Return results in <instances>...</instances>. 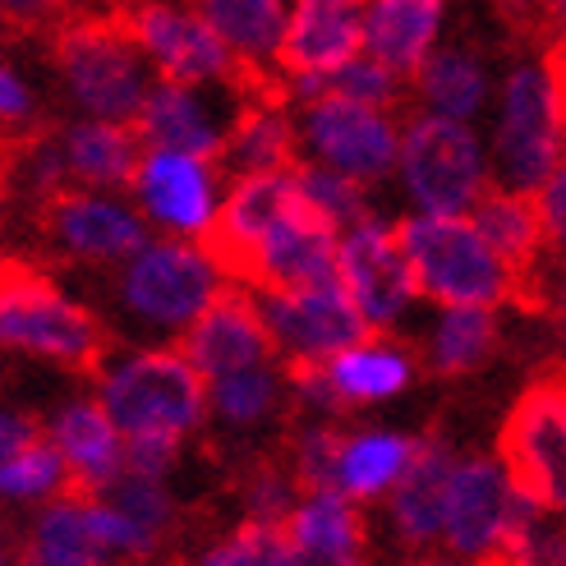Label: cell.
Segmentation results:
<instances>
[{"label": "cell", "mask_w": 566, "mask_h": 566, "mask_svg": "<svg viewBox=\"0 0 566 566\" xmlns=\"http://www.w3.org/2000/svg\"><path fill=\"white\" fill-rule=\"evenodd\" d=\"M263 88H276V83H268V70H249L240 78H212V83L157 74L134 116V129L144 138V148H180L198 157H221L240 111Z\"/></svg>", "instance_id": "9"}, {"label": "cell", "mask_w": 566, "mask_h": 566, "mask_svg": "<svg viewBox=\"0 0 566 566\" xmlns=\"http://www.w3.org/2000/svg\"><path fill=\"white\" fill-rule=\"evenodd\" d=\"M97 497H106L134 525L138 544H144L148 557H161L166 548L176 544V534H180V502H176L171 489H166V479L138 474V470H120Z\"/></svg>", "instance_id": "34"}, {"label": "cell", "mask_w": 566, "mask_h": 566, "mask_svg": "<svg viewBox=\"0 0 566 566\" xmlns=\"http://www.w3.org/2000/svg\"><path fill=\"white\" fill-rule=\"evenodd\" d=\"M553 300H557V308H562V318H566V268H562V276H557V291H553Z\"/></svg>", "instance_id": "48"}, {"label": "cell", "mask_w": 566, "mask_h": 566, "mask_svg": "<svg viewBox=\"0 0 566 566\" xmlns=\"http://www.w3.org/2000/svg\"><path fill=\"white\" fill-rule=\"evenodd\" d=\"M193 10L212 23V33L231 46L249 70L276 65L291 0H193Z\"/></svg>", "instance_id": "32"}, {"label": "cell", "mask_w": 566, "mask_h": 566, "mask_svg": "<svg viewBox=\"0 0 566 566\" xmlns=\"http://www.w3.org/2000/svg\"><path fill=\"white\" fill-rule=\"evenodd\" d=\"M419 111L451 120H474L484 116V106L493 97V74L484 65V55L470 46H433L423 55V65L410 74Z\"/></svg>", "instance_id": "30"}, {"label": "cell", "mask_w": 566, "mask_h": 566, "mask_svg": "<svg viewBox=\"0 0 566 566\" xmlns=\"http://www.w3.org/2000/svg\"><path fill=\"white\" fill-rule=\"evenodd\" d=\"M323 369H327V382L336 391V401H342V410H355V406H378V401L401 396L415 382L419 364L406 346L387 342V332H369L355 346L323 359Z\"/></svg>", "instance_id": "27"}, {"label": "cell", "mask_w": 566, "mask_h": 566, "mask_svg": "<svg viewBox=\"0 0 566 566\" xmlns=\"http://www.w3.org/2000/svg\"><path fill=\"white\" fill-rule=\"evenodd\" d=\"M61 493H70V470L46 433L28 438L0 461V502L6 506H42Z\"/></svg>", "instance_id": "35"}, {"label": "cell", "mask_w": 566, "mask_h": 566, "mask_svg": "<svg viewBox=\"0 0 566 566\" xmlns=\"http://www.w3.org/2000/svg\"><path fill=\"white\" fill-rule=\"evenodd\" d=\"M180 350L189 355L193 369L203 374V382L249 369V364L276 359L268 323L259 314V300H253V291L240 286V281H231V286L198 314V323L180 336Z\"/></svg>", "instance_id": "18"}, {"label": "cell", "mask_w": 566, "mask_h": 566, "mask_svg": "<svg viewBox=\"0 0 566 566\" xmlns=\"http://www.w3.org/2000/svg\"><path fill=\"white\" fill-rule=\"evenodd\" d=\"M193 562H203V566H295V553H291L281 525L240 521L231 534H221L208 548H198Z\"/></svg>", "instance_id": "38"}, {"label": "cell", "mask_w": 566, "mask_h": 566, "mask_svg": "<svg viewBox=\"0 0 566 566\" xmlns=\"http://www.w3.org/2000/svg\"><path fill=\"white\" fill-rule=\"evenodd\" d=\"M286 544L295 562L314 566H355L369 553V525H364L359 502L346 497L342 489H304L291 506V516L281 521Z\"/></svg>", "instance_id": "21"}, {"label": "cell", "mask_w": 566, "mask_h": 566, "mask_svg": "<svg viewBox=\"0 0 566 566\" xmlns=\"http://www.w3.org/2000/svg\"><path fill=\"white\" fill-rule=\"evenodd\" d=\"M300 479L286 461L276 457H253L240 479H235V497H240V521H259V525H281L291 516V506L300 497Z\"/></svg>", "instance_id": "36"}, {"label": "cell", "mask_w": 566, "mask_h": 566, "mask_svg": "<svg viewBox=\"0 0 566 566\" xmlns=\"http://www.w3.org/2000/svg\"><path fill=\"white\" fill-rule=\"evenodd\" d=\"M42 433L61 451V461L70 470V489L78 493H102L125 470V433L97 401V391L61 401Z\"/></svg>", "instance_id": "20"}, {"label": "cell", "mask_w": 566, "mask_h": 566, "mask_svg": "<svg viewBox=\"0 0 566 566\" xmlns=\"http://www.w3.org/2000/svg\"><path fill=\"white\" fill-rule=\"evenodd\" d=\"M38 226L55 259L83 268H120L148 240L144 212L106 189H61L42 198Z\"/></svg>", "instance_id": "12"}, {"label": "cell", "mask_w": 566, "mask_h": 566, "mask_svg": "<svg viewBox=\"0 0 566 566\" xmlns=\"http://www.w3.org/2000/svg\"><path fill=\"white\" fill-rule=\"evenodd\" d=\"M336 249H342V231H336L332 221H323L300 193L295 203L253 240V249L244 253V263L235 268L231 281L253 286V291L342 281V272H336Z\"/></svg>", "instance_id": "17"}, {"label": "cell", "mask_w": 566, "mask_h": 566, "mask_svg": "<svg viewBox=\"0 0 566 566\" xmlns=\"http://www.w3.org/2000/svg\"><path fill=\"white\" fill-rule=\"evenodd\" d=\"M286 359H263L249 369L208 378V423L226 438H259L286 415Z\"/></svg>", "instance_id": "24"}, {"label": "cell", "mask_w": 566, "mask_h": 566, "mask_svg": "<svg viewBox=\"0 0 566 566\" xmlns=\"http://www.w3.org/2000/svg\"><path fill=\"white\" fill-rule=\"evenodd\" d=\"M566 153V111L548 61H525L502 78L489 138V176L502 189L534 193Z\"/></svg>", "instance_id": "7"}, {"label": "cell", "mask_w": 566, "mask_h": 566, "mask_svg": "<svg viewBox=\"0 0 566 566\" xmlns=\"http://www.w3.org/2000/svg\"><path fill=\"white\" fill-rule=\"evenodd\" d=\"M548 23L557 28V38L566 46V0H548Z\"/></svg>", "instance_id": "46"}, {"label": "cell", "mask_w": 566, "mask_h": 566, "mask_svg": "<svg viewBox=\"0 0 566 566\" xmlns=\"http://www.w3.org/2000/svg\"><path fill=\"white\" fill-rule=\"evenodd\" d=\"M55 153H61V171L70 189H129L144 138L125 120H65L51 125Z\"/></svg>", "instance_id": "23"}, {"label": "cell", "mask_w": 566, "mask_h": 566, "mask_svg": "<svg viewBox=\"0 0 566 566\" xmlns=\"http://www.w3.org/2000/svg\"><path fill=\"white\" fill-rule=\"evenodd\" d=\"M221 171L226 176H249V171H281V166L300 161V134H295V111L286 102V88H263L253 93L249 106L221 148Z\"/></svg>", "instance_id": "26"}, {"label": "cell", "mask_w": 566, "mask_h": 566, "mask_svg": "<svg viewBox=\"0 0 566 566\" xmlns=\"http://www.w3.org/2000/svg\"><path fill=\"white\" fill-rule=\"evenodd\" d=\"M534 203H539V221H544V240L548 253L566 259V153L553 171L544 176V185L534 189Z\"/></svg>", "instance_id": "43"}, {"label": "cell", "mask_w": 566, "mask_h": 566, "mask_svg": "<svg viewBox=\"0 0 566 566\" xmlns=\"http://www.w3.org/2000/svg\"><path fill=\"white\" fill-rule=\"evenodd\" d=\"M539 516L548 512L506 479L502 461L457 457L442 506V553L461 562H512Z\"/></svg>", "instance_id": "6"}, {"label": "cell", "mask_w": 566, "mask_h": 566, "mask_svg": "<svg viewBox=\"0 0 566 566\" xmlns=\"http://www.w3.org/2000/svg\"><path fill=\"white\" fill-rule=\"evenodd\" d=\"M497 346V308L489 304H438L429 332V369L438 378H465Z\"/></svg>", "instance_id": "33"}, {"label": "cell", "mask_w": 566, "mask_h": 566, "mask_svg": "<svg viewBox=\"0 0 566 566\" xmlns=\"http://www.w3.org/2000/svg\"><path fill=\"white\" fill-rule=\"evenodd\" d=\"M295 134H300V157L323 161L369 189L396 176L401 125H396L391 106H374L336 88H323L295 102Z\"/></svg>", "instance_id": "10"}, {"label": "cell", "mask_w": 566, "mask_h": 566, "mask_svg": "<svg viewBox=\"0 0 566 566\" xmlns=\"http://www.w3.org/2000/svg\"><path fill=\"white\" fill-rule=\"evenodd\" d=\"M548 70H553V83H557V102H562V111H566V46L557 42V51L548 55Z\"/></svg>", "instance_id": "45"}, {"label": "cell", "mask_w": 566, "mask_h": 566, "mask_svg": "<svg viewBox=\"0 0 566 566\" xmlns=\"http://www.w3.org/2000/svg\"><path fill=\"white\" fill-rule=\"evenodd\" d=\"M419 300L433 304H506L516 300V272L497 259L470 212H410L396 221Z\"/></svg>", "instance_id": "5"}, {"label": "cell", "mask_w": 566, "mask_h": 566, "mask_svg": "<svg viewBox=\"0 0 566 566\" xmlns=\"http://www.w3.org/2000/svg\"><path fill=\"white\" fill-rule=\"evenodd\" d=\"M19 557L33 566H97V562H106V548L93 525V497L70 489L61 497L33 506V521H28L23 539H19Z\"/></svg>", "instance_id": "29"}, {"label": "cell", "mask_w": 566, "mask_h": 566, "mask_svg": "<svg viewBox=\"0 0 566 566\" xmlns=\"http://www.w3.org/2000/svg\"><path fill=\"white\" fill-rule=\"evenodd\" d=\"M125 23L134 28L138 46L161 78H189V83H212V78H240L249 65L226 46L212 23L193 6L180 0H129Z\"/></svg>", "instance_id": "16"}, {"label": "cell", "mask_w": 566, "mask_h": 566, "mask_svg": "<svg viewBox=\"0 0 566 566\" xmlns=\"http://www.w3.org/2000/svg\"><path fill=\"white\" fill-rule=\"evenodd\" d=\"M295 180H300L304 203L314 208L323 221H332L336 231H346V226H355L359 217L374 212L369 185H359V180H350V176H342V171H332V166H323V161L300 157V161H295Z\"/></svg>", "instance_id": "37"}, {"label": "cell", "mask_w": 566, "mask_h": 566, "mask_svg": "<svg viewBox=\"0 0 566 566\" xmlns=\"http://www.w3.org/2000/svg\"><path fill=\"white\" fill-rule=\"evenodd\" d=\"M447 0H369L364 6V51L410 78L442 38Z\"/></svg>", "instance_id": "28"}, {"label": "cell", "mask_w": 566, "mask_h": 566, "mask_svg": "<svg viewBox=\"0 0 566 566\" xmlns=\"http://www.w3.org/2000/svg\"><path fill=\"white\" fill-rule=\"evenodd\" d=\"M97 401L125 438H176L189 442L208 429V382L171 342H138L129 350L102 355Z\"/></svg>", "instance_id": "2"}, {"label": "cell", "mask_w": 566, "mask_h": 566, "mask_svg": "<svg viewBox=\"0 0 566 566\" xmlns=\"http://www.w3.org/2000/svg\"><path fill=\"white\" fill-rule=\"evenodd\" d=\"M336 272H342V286L355 300L359 318L369 323V332L401 327L406 314L415 308V300H419L415 272L406 263V249H401V240H396V226L382 221L378 212L359 217L355 226L342 231Z\"/></svg>", "instance_id": "15"}, {"label": "cell", "mask_w": 566, "mask_h": 566, "mask_svg": "<svg viewBox=\"0 0 566 566\" xmlns=\"http://www.w3.org/2000/svg\"><path fill=\"white\" fill-rule=\"evenodd\" d=\"M406 83L410 78H401L396 70H387L382 61H374L369 51L350 55L346 65H336L327 74V88L346 93V97H359V102H374V106H391V111H396V102L406 97Z\"/></svg>", "instance_id": "40"}, {"label": "cell", "mask_w": 566, "mask_h": 566, "mask_svg": "<svg viewBox=\"0 0 566 566\" xmlns=\"http://www.w3.org/2000/svg\"><path fill=\"white\" fill-rule=\"evenodd\" d=\"M336 451H342V429L327 415H304V423L291 433L286 465L295 470L300 489H323L336 474Z\"/></svg>", "instance_id": "39"}, {"label": "cell", "mask_w": 566, "mask_h": 566, "mask_svg": "<svg viewBox=\"0 0 566 566\" xmlns=\"http://www.w3.org/2000/svg\"><path fill=\"white\" fill-rule=\"evenodd\" d=\"M364 6L369 0H291L276 70L327 78L336 65H346L364 51Z\"/></svg>", "instance_id": "19"}, {"label": "cell", "mask_w": 566, "mask_h": 566, "mask_svg": "<svg viewBox=\"0 0 566 566\" xmlns=\"http://www.w3.org/2000/svg\"><path fill=\"white\" fill-rule=\"evenodd\" d=\"M530 6H534V10H544V14H548V0H530Z\"/></svg>", "instance_id": "49"}, {"label": "cell", "mask_w": 566, "mask_h": 566, "mask_svg": "<svg viewBox=\"0 0 566 566\" xmlns=\"http://www.w3.org/2000/svg\"><path fill=\"white\" fill-rule=\"evenodd\" d=\"M0 240H6V217H0Z\"/></svg>", "instance_id": "50"}, {"label": "cell", "mask_w": 566, "mask_h": 566, "mask_svg": "<svg viewBox=\"0 0 566 566\" xmlns=\"http://www.w3.org/2000/svg\"><path fill=\"white\" fill-rule=\"evenodd\" d=\"M396 180H401L415 212H470L479 193L493 185L489 144L479 138L474 120L419 111L415 120L401 125Z\"/></svg>", "instance_id": "8"}, {"label": "cell", "mask_w": 566, "mask_h": 566, "mask_svg": "<svg viewBox=\"0 0 566 566\" xmlns=\"http://www.w3.org/2000/svg\"><path fill=\"white\" fill-rule=\"evenodd\" d=\"M10 557H19V544L10 539V530H6V525H0V566H6Z\"/></svg>", "instance_id": "47"}, {"label": "cell", "mask_w": 566, "mask_h": 566, "mask_svg": "<svg viewBox=\"0 0 566 566\" xmlns=\"http://www.w3.org/2000/svg\"><path fill=\"white\" fill-rule=\"evenodd\" d=\"M46 120H42V106H38V93L6 55H0V153L14 148L19 138L38 134Z\"/></svg>", "instance_id": "41"}, {"label": "cell", "mask_w": 566, "mask_h": 566, "mask_svg": "<svg viewBox=\"0 0 566 566\" xmlns=\"http://www.w3.org/2000/svg\"><path fill=\"white\" fill-rule=\"evenodd\" d=\"M231 286L203 240L148 235L111 281V314L134 342H180L198 314Z\"/></svg>", "instance_id": "1"}, {"label": "cell", "mask_w": 566, "mask_h": 566, "mask_svg": "<svg viewBox=\"0 0 566 566\" xmlns=\"http://www.w3.org/2000/svg\"><path fill=\"white\" fill-rule=\"evenodd\" d=\"M221 161L198 157L180 148H144L134 166V208L161 235L208 240L212 221L221 212Z\"/></svg>", "instance_id": "13"}, {"label": "cell", "mask_w": 566, "mask_h": 566, "mask_svg": "<svg viewBox=\"0 0 566 566\" xmlns=\"http://www.w3.org/2000/svg\"><path fill=\"white\" fill-rule=\"evenodd\" d=\"M106 6H125V0H106Z\"/></svg>", "instance_id": "51"}, {"label": "cell", "mask_w": 566, "mask_h": 566, "mask_svg": "<svg viewBox=\"0 0 566 566\" xmlns=\"http://www.w3.org/2000/svg\"><path fill=\"white\" fill-rule=\"evenodd\" d=\"M51 38H55L51 42L55 78H61L78 116L134 125L157 70L148 51L138 46L125 14H83V19L70 14Z\"/></svg>", "instance_id": "3"}, {"label": "cell", "mask_w": 566, "mask_h": 566, "mask_svg": "<svg viewBox=\"0 0 566 566\" xmlns=\"http://www.w3.org/2000/svg\"><path fill=\"white\" fill-rule=\"evenodd\" d=\"M470 217H474L479 231H484V240L497 249V259L516 272V291H521L516 300L534 304V272H539L544 253H548L534 193L489 185L484 193H479V203L470 208Z\"/></svg>", "instance_id": "25"}, {"label": "cell", "mask_w": 566, "mask_h": 566, "mask_svg": "<svg viewBox=\"0 0 566 566\" xmlns=\"http://www.w3.org/2000/svg\"><path fill=\"white\" fill-rule=\"evenodd\" d=\"M497 461L548 516H566V374L534 378L512 401L497 433Z\"/></svg>", "instance_id": "11"}, {"label": "cell", "mask_w": 566, "mask_h": 566, "mask_svg": "<svg viewBox=\"0 0 566 566\" xmlns=\"http://www.w3.org/2000/svg\"><path fill=\"white\" fill-rule=\"evenodd\" d=\"M38 433H42L38 415H28L23 406H14V401L0 396V461H6L14 447H23L28 438H38Z\"/></svg>", "instance_id": "44"}, {"label": "cell", "mask_w": 566, "mask_h": 566, "mask_svg": "<svg viewBox=\"0 0 566 566\" xmlns=\"http://www.w3.org/2000/svg\"><path fill=\"white\" fill-rule=\"evenodd\" d=\"M111 336L88 304L70 300L33 263L10 259L0 272V355L42 359L70 374H93Z\"/></svg>", "instance_id": "4"}, {"label": "cell", "mask_w": 566, "mask_h": 566, "mask_svg": "<svg viewBox=\"0 0 566 566\" xmlns=\"http://www.w3.org/2000/svg\"><path fill=\"white\" fill-rule=\"evenodd\" d=\"M451 447L423 438L410 470L396 479L387 502V525L391 539L406 553H438L442 548V506H447V479H451Z\"/></svg>", "instance_id": "22"}, {"label": "cell", "mask_w": 566, "mask_h": 566, "mask_svg": "<svg viewBox=\"0 0 566 566\" xmlns=\"http://www.w3.org/2000/svg\"><path fill=\"white\" fill-rule=\"evenodd\" d=\"M423 438L391 433V429H359L342 433V451H336V474L332 489H342L355 502H382L396 479H401L415 461Z\"/></svg>", "instance_id": "31"}, {"label": "cell", "mask_w": 566, "mask_h": 566, "mask_svg": "<svg viewBox=\"0 0 566 566\" xmlns=\"http://www.w3.org/2000/svg\"><path fill=\"white\" fill-rule=\"evenodd\" d=\"M74 0H0V33L33 38V33H55L70 19Z\"/></svg>", "instance_id": "42"}, {"label": "cell", "mask_w": 566, "mask_h": 566, "mask_svg": "<svg viewBox=\"0 0 566 566\" xmlns=\"http://www.w3.org/2000/svg\"><path fill=\"white\" fill-rule=\"evenodd\" d=\"M253 300H259L268 336L286 364H323L336 350L355 346L359 336H369V323L359 318V308L346 295L342 281H323V286H268V291H253Z\"/></svg>", "instance_id": "14"}]
</instances>
